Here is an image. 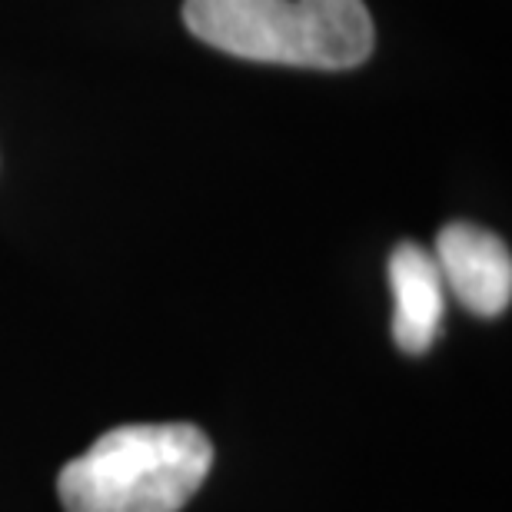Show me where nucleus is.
Returning a JSON list of instances; mask_svg holds the SVG:
<instances>
[{
    "mask_svg": "<svg viewBox=\"0 0 512 512\" xmlns=\"http://www.w3.org/2000/svg\"><path fill=\"white\" fill-rule=\"evenodd\" d=\"M183 20L203 44L260 64L350 70L376 44L363 0H187Z\"/></svg>",
    "mask_w": 512,
    "mask_h": 512,
    "instance_id": "obj_2",
    "label": "nucleus"
},
{
    "mask_svg": "<svg viewBox=\"0 0 512 512\" xmlns=\"http://www.w3.org/2000/svg\"><path fill=\"white\" fill-rule=\"evenodd\" d=\"M389 290H393V340L403 353L423 356L443 333L446 283L436 256L419 243H399L389 256Z\"/></svg>",
    "mask_w": 512,
    "mask_h": 512,
    "instance_id": "obj_4",
    "label": "nucleus"
},
{
    "mask_svg": "<svg viewBox=\"0 0 512 512\" xmlns=\"http://www.w3.org/2000/svg\"><path fill=\"white\" fill-rule=\"evenodd\" d=\"M213 446L190 423H133L60 469L64 512H180L207 483Z\"/></svg>",
    "mask_w": 512,
    "mask_h": 512,
    "instance_id": "obj_1",
    "label": "nucleus"
},
{
    "mask_svg": "<svg viewBox=\"0 0 512 512\" xmlns=\"http://www.w3.org/2000/svg\"><path fill=\"white\" fill-rule=\"evenodd\" d=\"M436 263L443 283L469 313L499 316L512 300V256L496 233L476 223H446L436 237Z\"/></svg>",
    "mask_w": 512,
    "mask_h": 512,
    "instance_id": "obj_3",
    "label": "nucleus"
}]
</instances>
